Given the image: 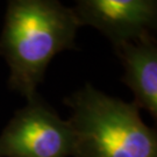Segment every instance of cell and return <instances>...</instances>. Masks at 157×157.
<instances>
[{
	"instance_id": "1",
	"label": "cell",
	"mask_w": 157,
	"mask_h": 157,
	"mask_svg": "<svg viewBox=\"0 0 157 157\" xmlns=\"http://www.w3.org/2000/svg\"><path fill=\"white\" fill-rule=\"evenodd\" d=\"M80 26L72 8L55 0L8 1L0 55L10 67L8 85L27 100L37 94L47 67L58 52L77 49Z\"/></svg>"
},
{
	"instance_id": "2",
	"label": "cell",
	"mask_w": 157,
	"mask_h": 157,
	"mask_svg": "<svg viewBox=\"0 0 157 157\" xmlns=\"http://www.w3.org/2000/svg\"><path fill=\"white\" fill-rule=\"evenodd\" d=\"M71 107L75 157H157L156 129L148 127L133 102L86 84L64 99Z\"/></svg>"
},
{
	"instance_id": "3",
	"label": "cell",
	"mask_w": 157,
	"mask_h": 157,
	"mask_svg": "<svg viewBox=\"0 0 157 157\" xmlns=\"http://www.w3.org/2000/svg\"><path fill=\"white\" fill-rule=\"evenodd\" d=\"M73 141L69 120H62L36 94L2 130L0 157H67Z\"/></svg>"
},
{
	"instance_id": "4",
	"label": "cell",
	"mask_w": 157,
	"mask_h": 157,
	"mask_svg": "<svg viewBox=\"0 0 157 157\" xmlns=\"http://www.w3.org/2000/svg\"><path fill=\"white\" fill-rule=\"evenodd\" d=\"M72 10L80 26L100 30L113 45L137 41L156 28L157 2L152 0H79Z\"/></svg>"
},
{
	"instance_id": "5",
	"label": "cell",
	"mask_w": 157,
	"mask_h": 157,
	"mask_svg": "<svg viewBox=\"0 0 157 157\" xmlns=\"http://www.w3.org/2000/svg\"><path fill=\"white\" fill-rule=\"evenodd\" d=\"M124 67L122 82L133 91V101L139 109L143 108L157 118V45L156 40L149 34L134 42L114 45Z\"/></svg>"
}]
</instances>
